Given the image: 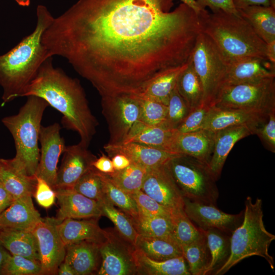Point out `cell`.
Instances as JSON below:
<instances>
[{"mask_svg":"<svg viewBox=\"0 0 275 275\" xmlns=\"http://www.w3.org/2000/svg\"><path fill=\"white\" fill-rule=\"evenodd\" d=\"M148 169L134 163L126 168L106 174L118 187L130 194L142 189Z\"/></svg>","mask_w":275,"mask_h":275,"instance_id":"37","label":"cell"},{"mask_svg":"<svg viewBox=\"0 0 275 275\" xmlns=\"http://www.w3.org/2000/svg\"><path fill=\"white\" fill-rule=\"evenodd\" d=\"M190 58L202 83L203 103L213 106L225 85L228 64L212 41L202 32Z\"/></svg>","mask_w":275,"mask_h":275,"instance_id":"9","label":"cell"},{"mask_svg":"<svg viewBox=\"0 0 275 275\" xmlns=\"http://www.w3.org/2000/svg\"><path fill=\"white\" fill-rule=\"evenodd\" d=\"M80 143L66 146L61 164L57 171L53 189L72 188L79 178L92 166L96 157Z\"/></svg>","mask_w":275,"mask_h":275,"instance_id":"16","label":"cell"},{"mask_svg":"<svg viewBox=\"0 0 275 275\" xmlns=\"http://www.w3.org/2000/svg\"><path fill=\"white\" fill-rule=\"evenodd\" d=\"M134 246L154 260L163 261L183 256L181 246L170 238L138 235Z\"/></svg>","mask_w":275,"mask_h":275,"instance_id":"32","label":"cell"},{"mask_svg":"<svg viewBox=\"0 0 275 275\" xmlns=\"http://www.w3.org/2000/svg\"><path fill=\"white\" fill-rule=\"evenodd\" d=\"M33 196L38 204L44 208H49L55 202L54 190L43 179L37 177V184Z\"/></svg>","mask_w":275,"mask_h":275,"instance_id":"48","label":"cell"},{"mask_svg":"<svg viewBox=\"0 0 275 275\" xmlns=\"http://www.w3.org/2000/svg\"><path fill=\"white\" fill-rule=\"evenodd\" d=\"M166 165L183 198L216 205L219 195L217 180L208 164L193 157L180 155Z\"/></svg>","mask_w":275,"mask_h":275,"instance_id":"7","label":"cell"},{"mask_svg":"<svg viewBox=\"0 0 275 275\" xmlns=\"http://www.w3.org/2000/svg\"><path fill=\"white\" fill-rule=\"evenodd\" d=\"M42 218L32 196H23L15 199L0 214V227L32 231Z\"/></svg>","mask_w":275,"mask_h":275,"instance_id":"23","label":"cell"},{"mask_svg":"<svg viewBox=\"0 0 275 275\" xmlns=\"http://www.w3.org/2000/svg\"><path fill=\"white\" fill-rule=\"evenodd\" d=\"M15 199L0 183V214L14 202Z\"/></svg>","mask_w":275,"mask_h":275,"instance_id":"51","label":"cell"},{"mask_svg":"<svg viewBox=\"0 0 275 275\" xmlns=\"http://www.w3.org/2000/svg\"><path fill=\"white\" fill-rule=\"evenodd\" d=\"M10 254L0 242V274H1L4 265Z\"/></svg>","mask_w":275,"mask_h":275,"instance_id":"56","label":"cell"},{"mask_svg":"<svg viewBox=\"0 0 275 275\" xmlns=\"http://www.w3.org/2000/svg\"><path fill=\"white\" fill-rule=\"evenodd\" d=\"M272 77H275V67L268 61L256 58H245L228 63L224 86Z\"/></svg>","mask_w":275,"mask_h":275,"instance_id":"22","label":"cell"},{"mask_svg":"<svg viewBox=\"0 0 275 275\" xmlns=\"http://www.w3.org/2000/svg\"><path fill=\"white\" fill-rule=\"evenodd\" d=\"M244 204L242 221L230 236V255L214 274H224L244 259L253 256L262 257L272 270L274 268L273 257L268 250L275 235L269 232L264 226L262 200L257 198L253 202L248 196Z\"/></svg>","mask_w":275,"mask_h":275,"instance_id":"5","label":"cell"},{"mask_svg":"<svg viewBox=\"0 0 275 275\" xmlns=\"http://www.w3.org/2000/svg\"><path fill=\"white\" fill-rule=\"evenodd\" d=\"M181 248L183 256L188 263L190 274L204 275L211 257L204 231L200 237L189 244L181 245Z\"/></svg>","mask_w":275,"mask_h":275,"instance_id":"35","label":"cell"},{"mask_svg":"<svg viewBox=\"0 0 275 275\" xmlns=\"http://www.w3.org/2000/svg\"><path fill=\"white\" fill-rule=\"evenodd\" d=\"M172 0H78L44 32L101 97L138 95L156 73L186 63L201 33L199 15Z\"/></svg>","mask_w":275,"mask_h":275,"instance_id":"1","label":"cell"},{"mask_svg":"<svg viewBox=\"0 0 275 275\" xmlns=\"http://www.w3.org/2000/svg\"><path fill=\"white\" fill-rule=\"evenodd\" d=\"M176 129L146 124L139 120L122 143H137L168 151Z\"/></svg>","mask_w":275,"mask_h":275,"instance_id":"31","label":"cell"},{"mask_svg":"<svg viewBox=\"0 0 275 275\" xmlns=\"http://www.w3.org/2000/svg\"><path fill=\"white\" fill-rule=\"evenodd\" d=\"M237 11L266 44L275 40V8L253 5Z\"/></svg>","mask_w":275,"mask_h":275,"instance_id":"29","label":"cell"},{"mask_svg":"<svg viewBox=\"0 0 275 275\" xmlns=\"http://www.w3.org/2000/svg\"><path fill=\"white\" fill-rule=\"evenodd\" d=\"M254 134L268 150L275 152V111L269 114L266 121L255 128Z\"/></svg>","mask_w":275,"mask_h":275,"instance_id":"47","label":"cell"},{"mask_svg":"<svg viewBox=\"0 0 275 275\" xmlns=\"http://www.w3.org/2000/svg\"><path fill=\"white\" fill-rule=\"evenodd\" d=\"M267 119L245 111L220 108L213 105L207 113L202 129L215 132L242 125L256 128Z\"/></svg>","mask_w":275,"mask_h":275,"instance_id":"24","label":"cell"},{"mask_svg":"<svg viewBox=\"0 0 275 275\" xmlns=\"http://www.w3.org/2000/svg\"><path fill=\"white\" fill-rule=\"evenodd\" d=\"M131 220L139 235L173 239L172 218L139 213L136 218H131Z\"/></svg>","mask_w":275,"mask_h":275,"instance_id":"36","label":"cell"},{"mask_svg":"<svg viewBox=\"0 0 275 275\" xmlns=\"http://www.w3.org/2000/svg\"><path fill=\"white\" fill-rule=\"evenodd\" d=\"M19 6L28 7L30 4L31 0H14Z\"/></svg>","mask_w":275,"mask_h":275,"instance_id":"58","label":"cell"},{"mask_svg":"<svg viewBox=\"0 0 275 275\" xmlns=\"http://www.w3.org/2000/svg\"><path fill=\"white\" fill-rule=\"evenodd\" d=\"M102 181L104 194L114 206L130 216L135 218L139 215L136 204L131 195L116 186L106 174L100 172Z\"/></svg>","mask_w":275,"mask_h":275,"instance_id":"39","label":"cell"},{"mask_svg":"<svg viewBox=\"0 0 275 275\" xmlns=\"http://www.w3.org/2000/svg\"><path fill=\"white\" fill-rule=\"evenodd\" d=\"M96 218L82 220L66 218L57 224V228L65 246L82 240L100 243L105 235V230L99 226Z\"/></svg>","mask_w":275,"mask_h":275,"instance_id":"25","label":"cell"},{"mask_svg":"<svg viewBox=\"0 0 275 275\" xmlns=\"http://www.w3.org/2000/svg\"><path fill=\"white\" fill-rule=\"evenodd\" d=\"M103 148L109 157L117 154H123L131 163L148 169L166 164L173 158L181 155L137 143H107Z\"/></svg>","mask_w":275,"mask_h":275,"instance_id":"19","label":"cell"},{"mask_svg":"<svg viewBox=\"0 0 275 275\" xmlns=\"http://www.w3.org/2000/svg\"><path fill=\"white\" fill-rule=\"evenodd\" d=\"M0 183L16 199L25 196H33L37 177L29 176L16 167L11 159L0 158Z\"/></svg>","mask_w":275,"mask_h":275,"instance_id":"26","label":"cell"},{"mask_svg":"<svg viewBox=\"0 0 275 275\" xmlns=\"http://www.w3.org/2000/svg\"><path fill=\"white\" fill-rule=\"evenodd\" d=\"M29 96L42 98L61 113L63 125L76 131L80 139L79 143L89 147L96 132L98 121L91 111L79 81L54 67L52 57L43 62L19 97Z\"/></svg>","mask_w":275,"mask_h":275,"instance_id":"2","label":"cell"},{"mask_svg":"<svg viewBox=\"0 0 275 275\" xmlns=\"http://www.w3.org/2000/svg\"><path fill=\"white\" fill-rule=\"evenodd\" d=\"M167 106V114L162 127L176 129L190 112L176 87L170 95Z\"/></svg>","mask_w":275,"mask_h":275,"instance_id":"44","label":"cell"},{"mask_svg":"<svg viewBox=\"0 0 275 275\" xmlns=\"http://www.w3.org/2000/svg\"><path fill=\"white\" fill-rule=\"evenodd\" d=\"M64 261L70 265L76 275L95 274L101 264L99 243L86 240L66 245Z\"/></svg>","mask_w":275,"mask_h":275,"instance_id":"21","label":"cell"},{"mask_svg":"<svg viewBox=\"0 0 275 275\" xmlns=\"http://www.w3.org/2000/svg\"><path fill=\"white\" fill-rule=\"evenodd\" d=\"M199 17L201 32L212 41L228 64L248 58L268 61L267 44L239 14L205 9Z\"/></svg>","mask_w":275,"mask_h":275,"instance_id":"4","label":"cell"},{"mask_svg":"<svg viewBox=\"0 0 275 275\" xmlns=\"http://www.w3.org/2000/svg\"><path fill=\"white\" fill-rule=\"evenodd\" d=\"M215 132L207 129L180 132L176 130L168 151L188 155L207 164L213 152Z\"/></svg>","mask_w":275,"mask_h":275,"instance_id":"17","label":"cell"},{"mask_svg":"<svg viewBox=\"0 0 275 275\" xmlns=\"http://www.w3.org/2000/svg\"><path fill=\"white\" fill-rule=\"evenodd\" d=\"M137 274L190 275L183 256L163 261L153 260L135 248Z\"/></svg>","mask_w":275,"mask_h":275,"instance_id":"30","label":"cell"},{"mask_svg":"<svg viewBox=\"0 0 275 275\" xmlns=\"http://www.w3.org/2000/svg\"><path fill=\"white\" fill-rule=\"evenodd\" d=\"M199 7L202 10L209 7L212 12L222 10L234 14H239L235 7L233 0H196Z\"/></svg>","mask_w":275,"mask_h":275,"instance_id":"49","label":"cell"},{"mask_svg":"<svg viewBox=\"0 0 275 275\" xmlns=\"http://www.w3.org/2000/svg\"><path fill=\"white\" fill-rule=\"evenodd\" d=\"M184 210L198 228L203 230L215 229L231 236L241 223L243 212L227 213L216 205L194 201L184 198Z\"/></svg>","mask_w":275,"mask_h":275,"instance_id":"13","label":"cell"},{"mask_svg":"<svg viewBox=\"0 0 275 275\" xmlns=\"http://www.w3.org/2000/svg\"><path fill=\"white\" fill-rule=\"evenodd\" d=\"M140 102V120L152 126H162L167 114L168 106L159 101L135 95Z\"/></svg>","mask_w":275,"mask_h":275,"instance_id":"42","label":"cell"},{"mask_svg":"<svg viewBox=\"0 0 275 275\" xmlns=\"http://www.w3.org/2000/svg\"><path fill=\"white\" fill-rule=\"evenodd\" d=\"M57 274L60 275H76L72 268L65 261L59 266Z\"/></svg>","mask_w":275,"mask_h":275,"instance_id":"55","label":"cell"},{"mask_svg":"<svg viewBox=\"0 0 275 275\" xmlns=\"http://www.w3.org/2000/svg\"><path fill=\"white\" fill-rule=\"evenodd\" d=\"M72 188L85 197L98 202L105 198L100 172L93 167L79 178Z\"/></svg>","mask_w":275,"mask_h":275,"instance_id":"41","label":"cell"},{"mask_svg":"<svg viewBox=\"0 0 275 275\" xmlns=\"http://www.w3.org/2000/svg\"><path fill=\"white\" fill-rule=\"evenodd\" d=\"M233 2L237 10L253 5L271 6L270 0H233Z\"/></svg>","mask_w":275,"mask_h":275,"instance_id":"52","label":"cell"},{"mask_svg":"<svg viewBox=\"0 0 275 275\" xmlns=\"http://www.w3.org/2000/svg\"><path fill=\"white\" fill-rule=\"evenodd\" d=\"M173 1L174 0H172ZM182 2V3H183L192 9H193L195 12L199 15L200 13L203 11L198 6L196 0H180Z\"/></svg>","mask_w":275,"mask_h":275,"instance_id":"57","label":"cell"},{"mask_svg":"<svg viewBox=\"0 0 275 275\" xmlns=\"http://www.w3.org/2000/svg\"><path fill=\"white\" fill-rule=\"evenodd\" d=\"M1 274L39 275L42 274V271L39 261L10 254L4 265Z\"/></svg>","mask_w":275,"mask_h":275,"instance_id":"43","label":"cell"},{"mask_svg":"<svg viewBox=\"0 0 275 275\" xmlns=\"http://www.w3.org/2000/svg\"><path fill=\"white\" fill-rule=\"evenodd\" d=\"M48 106L42 98L29 96L17 114L2 120L14 141L16 154L11 161L29 176H35L37 170L40 154L38 142L41 123Z\"/></svg>","mask_w":275,"mask_h":275,"instance_id":"6","label":"cell"},{"mask_svg":"<svg viewBox=\"0 0 275 275\" xmlns=\"http://www.w3.org/2000/svg\"><path fill=\"white\" fill-rule=\"evenodd\" d=\"M102 113L109 133L108 143H122L140 120V105L134 94H119L101 97Z\"/></svg>","mask_w":275,"mask_h":275,"instance_id":"10","label":"cell"},{"mask_svg":"<svg viewBox=\"0 0 275 275\" xmlns=\"http://www.w3.org/2000/svg\"><path fill=\"white\" fill-rule=\"evenodd\" d=\"M60 130L61 126L57 123L41 126L39 136L41 149L35 176L43 179L52 188L56 181L59 159L66 148Z\"/></svg>","mask_w":275,"mask_h":275,"instance_id":"14","label":"cell"},{"mask_svg":"<svg viewBox=\"0 0 275 275\" xmlns=\"http://www.w3.org/2000/svg\"><path fill=\"white\" fill-rule=\"evenodd\" d=\"M211 106L202 103L191 110L176 130L180 132H187L202 129Z\"/></svg>","mask_w":275,"mask_h":275,"instance_id":"46","label":"cell"},{"mask_svg":"<svg viewBox=\"0 0 275 275\" xmlns=\"http://www.w3.org/2000/svg\"><path fill=\"white\" fill-rule=\"evenodd\" d=\"M56 218L46 217L32 230L38 245L42 274H56L66 255V246L59 234Z\"/></svg>","mask_w":275,"mask_h":275,"instance_id":"12","label":"cell"},{"mask_svg":"<svg viewBox=\"0 0 275 275\" xmlns=\"http://www.w3.org/2000/svg\"><path fill=\"white\" fill-rule=\"evenodd\" d=\"M0 242L12 255L39 261L37 242L32 231L0 227Z\"/></svg>","mask_w":275,"mask_h":275,"instance_id":"28","label":"cell"},{"mask_svg":"<svg viewBox=\"0 0 275 275\" xmlns=\"http://www.w3.org/2000/svg\"><path fill=\"white\" fill-rule=\"evenodd\" d=\"M210 254L204 275L214 273L227 260L230 253V236L215 229L203 230Z\"/></svg>","mask_w":275,"mask_h":275,"instance_id":"34","label":"cell"},{"mask_svg":"<svg viewBox=\"0 0 275 275\" xmlns=\"http://www.w3.org/2000/svg\"><path fill=\"white\" fill-rule=\"evenodd\" d=\"M187 65L188 61L158 72L146 83L137 95L159 101L167 105L170 95L176 87L178 78Z\"/></svg>","mask_w":275,"mask_h":275,"instance_id":"27","label":"cell"},{"mask_svg":"<svg viewBox=\"0 0 275 275\" xmlns=\"http://www.w3.org/2000/svg\"><path fill=\"white\" fill-rule=\"evenodd\" d=\"M255 128L242 125L224 128L215 132L213 152L208 164L209 169L217 180L234 145L240 140L254 134Z\"/></svg>","mask_w":275,"mask_h":275,"instance_id":"20","label":"cell"},{"mask_svg":"<svg viewBox=\"0 0 275 275\" xmlns=\"http://www.w3.org/2000/svg\"><path fill=\"white\" fill-rule=\"evenodd\" d=\"M110 158H111L115 171L124 169L129 166L131 163L130 160L123 154H117Z\"/></svg>","mask_w":275,"mask_h":275,"instance_id":"53","label":"cell"},{"mask_svg":"<svg viewBox=\"0 0 275 275\" xmlns=\"http://www.w3.org/2000/svg\"><path fill=\"white\" fill-rule=\"evenodd\" d=\"M141 190L170 210L184 209V198L166 164L148 170Z\"/></svg>","mask_w":275,"mask_h":275,"instance_id":"15","label":"cell"},{"mask_svg":"<svg viewBox=\"0 0 275 275\" xmlns=\"http://www.w3.org/2000/svg\"><path fill=\"white\" fill-rule=\"evenodd\" d=\"M275 77L225 86L214 106L251 113L264 118L275 111Z\"/></svg>","mask_w":275,"mask_h":275,"instance_id":"8","label":"cell"},{"mask_svg":"<svg viewBox=\"0 0 275 275\" xmlns=\"http://www.w3.org/2000/svg\"><path fill=\"white\" fill-rule=\"evenodd\" d=\"M92 166L97 171L105 174L115 172L111 158L102 153L93 162Z\"/></svg>","mask_w":275,"mask_h":275,"instance_id":"50","label":"cell"},{"mask_svg":"<svg viewBox=\"0 0 275 275\" xmlns=\"http://www.w3.org/2000/svg\"><path fill=\"white\" fill-rule=\"evenodd\" d=\"M172 220L173 224L172 237L180 246L193 242L203 234V231L194 225L184 209L174 211Z\"/></svg>","mask_w":275,"mask_h":275,"instance_id":"40","label":"cell"},{"mask_svg":"<svg viewBox=\"0 0 275 275\" xmlns=\"http://www.w3.org/2000/svg\"><path fill=\"white\" fill-rule=\"evenodd\" d=\"M54 190L59 206L55 218L59 222L66 218H98L102 216L98 202L85 197L72 188Z\"/></svg>","mask_w":275,"mask_h":275,"instance_id":"18","label":"cell"},{"mask_svg":"<svg viewBox=\"0 0 275 275\" xmlns=\"http://www.w3.org/2000/svg\"><path fill=\"white\" fill-rule=\"evenodd\" d=\"M176 88L190 111L203 103L202 83L193 67L190 57L187 67L178 78Z\"/></svg>","mask_w":275,"mask_h":275,"instance_id":"33","label":"cell"},{"mask_svg":"<svg viewBox=\"0 0 275 275\" xmlns=\"http://www.w3.org/2000/svg\"><path fill=\"white\" fill-rule=\"evenodd\" d=\"M130 195L136 204L139 213L143 215L172 218L175 211L160 204L142 190Z\"/></svg>","mask_w":275,"mask_h":275,"instance_id":"45","label":"cell"},{"mask_svg":"<svg viewBox=\"0 0 275 275\" xmlns=\"http://www.w3.org/2000/svg\"><path fill=\"white\" fill-rule=\"evenodd\" d=\"M102 216H105L114 224L116 231L125 240L134 245L138 233L130 216L115 207L105 198L99 202Z\"/></svg>","mask_w":275,"mask_h":275,"instance_id":"38","label":"cell"},{"mask_svg":"<svg viewBox=\"0 0 275 275\" xmlns=\"http://www.w3.org/2000/svg\"><path fill=\"white\" fill-rule=\"evenodd\" d=\"M266 57L268 61L275 67V40L267 44Z\"/></svg>","mask_w":275,"mask_h":275,"instance_id":"54","label":"cell"},{"mask_svg":"<svg viewBox=\"0 0 275 275\" xmlns=\"http://www.w3.org/2000/svg\"><path fill=\"white\" fill-rule=\"evenodd\" d=\"M37 23L33 32L8 52L0 56V85L3 103L19 97L22 90L47 59L52 57L42 42L45 30L54 17L43 5L37 8Z\"/></svg>","mask_w":275,"mask_h":275,"instance_id":"3","label":"cell"},{"mask_svg":"<svg viewBox=\"0 0 275 275\" xmlns=\"http://www.w3.org/2000/svg\"><path fill=\"white\" fill-rule=\"evenodd\" d=\"M101 264L98 275L137 274L135 247L115 230H105L99 243Z\"/></svg>","mask_w":275,"mask_h":275,"instance_id":"11","label":"cell"}]
</instances>
